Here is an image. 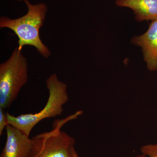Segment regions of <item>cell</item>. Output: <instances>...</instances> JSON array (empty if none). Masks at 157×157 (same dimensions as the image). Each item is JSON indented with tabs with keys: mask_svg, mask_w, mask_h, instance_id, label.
Returning a JSON list of instances; mask_svg holds the SVG:
<instances>
[{
	"mask_svg": "<svg viewBox=\"0 0 157 157\" xmlns=\"http://www.w3.org/2000/svg\"><path fill=\"white\" fill-rule=\"evenodd\" d=\"M23 1L27 6V13L16 19L2 16L0 28L10 29L15 33L18 38V47L21 50L25 45L34 46L42 56L48 59L51 52L39 36V30L44 25L48 11L47 5L44 3L33 5L29 0Z\"/></svg>",
	"mask_w": 157,
	"mask_h": 157,
	"instance_id": "1",
	"label": "cell"
},
{
	"mask_svg": "<svg viewBox=\"0 0 157 157\" xmlns=\"http://www.w3.org/2000/svg\"><path fill=\"white\" fill-rule=\"evenodd\" d=\"M49 96L45 107L39 112L14 116L7 113L9 124L29 136L34 127L45 119L61 115L63 106L69 100L67 85L59 79L56 73L51 74L46 80Z\"/></svg>",
	"mask_w": 157,
	"mask_h": 157,
	"instance_id": "2",
	"label": "cell"
},
{
	"mask_svg": "<svg viewBox=\"0 0 157 157\" xmlns=\"http://www.w3.org/2000/svg\"><path fill=\"white\" fill-rule=\"evenodd\" d=\"M82 113V111L79 110L64 119L56 120L51 131L32 137L29 157H71L76 140L61 128L65 124L77 118Z\"/></svg>",
	"mask_w": 157,
	"mask_h": 157,
	"instance_id": "3",
	"label": "cell"
},
{
	"mask_svg": "<svg viewBox=\"0 0 157 157\" xmlns=\"http://www.w3.org/2000/svg\"><path fill=\"white\" fill-rule=\"evenodd\" d=\"M28 80L27 59L16 47L10 58L0 65V107L9 109Z\"/></svg>",
	"mask_w": 157,
	"mask_h": 157,
	"instance_id": "4",
	"label": "cell"
},
{
	"mask_svg": "<svg viewBox=\"0 0 157 157\" xmlns=\"http://www.w3.org/2000/svg\"><path fill=\"white\" fill-rule=\"evenodd\" d=\"M131 42L142 48L148 70L157 71V20L151 21L147 30L142 35L134 36Z\"/></svg>",
	"mask_w": 157,
	"mask_h": 157,
	"instance_id": "5",
	"label": "cell"
},
{
	"mask_svg": "<svg viewBox=\"0 0 157 157\" xmlns=\"http://www.w3.org/2000/svg\"><path fill=\"white\" fill-rule=\"evenodd\" d=\"M6 130L7 139L1 157H29L32 146L29 136L10 124Z\"/></svg>",
	"mask_w": 157,
	"mask_h": 157,
	"instance_id": "6",
	"label": "cell"
},
{
	"mask_svg": "<svg viewBox=\"0 0 157 157\" xmlns=\"http://www.w3.org/2000/svg\"><path fill=\"white\" fill-rule=\"evenodd\" d=\"M115 4L132 9L138 22L157 20V0H116Z\"/></svg>",
	"mask_w": 157,
	"mask_h": 157,
	"instance_id": "7",
	"label": "cell"
},
{
	"mask_svg": "<svg viewBox=\"0 0 157 157\" xmlns=\"http://www.w3.org/2000/svg\"><path fill=\"white\" fill-rule=\"evenodd\" d=\"M140 149L141 154L134 157H157V143L143 145Z\"/></svg>",
	"mask_w": 157,
	"mask_h": 157,
	"instance_id": "8",
	"label": "cell"
},
{
	"mask_svg": "<svg viewBox=\"0 0 157 157\" xmlns=\"http://www.w3.org/2000/svg\"><path fill=\"white\" fill-rule=\"evenodd\" d=\"M4 110L0 107V135H2L4 129L9 124L7 113L5 112Z\"/></svg>",
	"mask_w": 157,
	"mask_h": 157,
	"instance_id": "9",
	"label": "cell"
},
{
	"mask_svg": "<svg viewBox=\"0 0 157 157\" xmlns=\"http://www.w3.org/2000/svg\"><path fill=\"white\" fill-rule=\"evenodd\" d=\"M71 157H79L76 149H75V147H73V150H72Z\"/></svg>",
	"mask_w": 157,
	"mask_h": 157,
	"instance_id": "10",
	"label": "cell"
},
{
	"mask_svg": "<svg viewBox=\"0 0 157 157\" xmlns=\"http://www.w3.org/2000/svg\"><path fill=\"white\" fill-rule=\"evenodd\" d=\"M16 1H22L23 0H16Z\"/></svg>",
	"mask_w": 157,
	"mask_h": 157,
	"instance_id": "11",
	"label": "cell"
}]
</instances>
